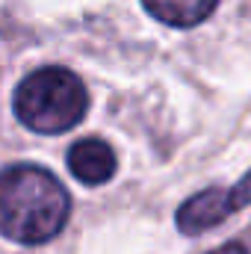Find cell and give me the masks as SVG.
<instances>
[{
  "label": "cell",
  "instance_id": "cell-1",
  "mask_svg": "<svg viewBox=\"0 0 251 254\" xmlns=\"http://www.w3.org/2000/svg\"><path fill=\"white\" fill-rule=\"evenodd\" d=\"M71 198L48 172L30 163L0 172V234L21 246L54 240L68 222Z\"/></svg>",
  "mask_w": 251,
  "mask_h": 254
},
{
  "label": "cell",
  "instance_id": "cell-2",
  "mask_svg": "<svg viewBox=\"0 0 251 254\" xmlns=\"http://www.w3.org/2000/svg\"><path fill=\"white\" fill-rule=\"evenodd\" d=\"M12 110L24 127L54 136L83 122L89 110V95L83 80L74 71L48 65L27 74L18 83Z\"/></svg>",
  "mask_w": 251,
  "mask_h": 254
},
{
  "label": "cell",
  "instance_id": "cell-3",
  "mask_svg": "<svg viewBox=\"0 0 251 254\" xmlns=\"http://www.w3.org/2000/svg\"><path fill=\"white\" fill-rule=\"evenodd\" d=\"M251 204V172L234 184L231 190H204L198 195H192L189 201L181 204V210L175 213V222L184 234H201L216 228L219 222H225L228 216H234L237 210Z\"/></svg>",
  "mask_w": 251,
  "mask_h": 254
},
{
  "label": "cell",
  "instance_id": "cell-4",
  "mask_svg": "<svg viewBox=\"0 0 251 254\" xmlns=\"http://www.w3.org/2000/svg\"><path fill=\"white\" fill-rule=\"evenodd\" d=\"M116 151L101 139H83L68 151V169L80 184L101 187L116 175Z\"/></svg>",
  "mask_w": 251,
  "mask_h": 254
},
{
  "label": "cell",
  "instance_id": "cell-5",
  "mask_svg": "<svg viewBox=\"0 0 251 254\" xmlns=\"http://www.w3.org/2000/svg\"><path fill=\"white\" fill-rule=\"evenodd\" d=\"M145 9L169 27H195L216 9L219 0H142Z\"/></svg>",
  "mask_w": 251,
  "mask_h": 254
},
{
  "label": "cell",
  "instance_id": "cell-6",
  "mask_svg": "<svg viewBox=\"0 0 251 254\" xmlns=\"http://www.w3.org/2000/svg\"><path fill=\"white\" fill-rule=\"evenodd\" d=\"M210 254H249V249L240 246V243H228L225 249H216V252H210Z\"/></svg>",
  "mask_w": 251,
  "mask_h": 254
}]
</instances>
